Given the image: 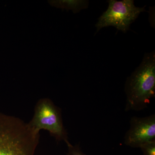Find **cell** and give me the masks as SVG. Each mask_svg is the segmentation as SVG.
<instances>
[{
  "instance_id": "cell-1",
  "label": "cell",
  "mask_w": 155,
  "mask_h": 155,
  "mask_svg": "<svg viewBox=\"0 0 155 155\" xmlns=\"http://www.w3.org/2000/svg\"><path fill=\"white\" fill-rule=\"evenodd\" d=\"M125 110L139 111L147 107L155 96L154 52L146 54L125 84Z\"/></svg>"
},
{
  "instance_id": "cell-2",
  "label": "cell",
  "mask_w": 155,
  "mask_h": 155,
  "mask_svg": "<svg viewBox=\"0 0 155 155\" xmlns=\"http://www.w3.org/2000/svg\"><path fill=\"white\" fill-rule=\"evenodd\" d=\"M28 124L36 134H39V131L43 129L58 141L69 142L60 110L49 99H41L37 103L33 118Z\"/></svg>"
},
{
  "instance_id": "cell-3",
  "label": "cell",
  "mask_w": 155,
  "mask_h": 155,
  "mask_svg": "<svg viewBox=\"0 0 155 155\" xmlns=\"http://www.w3.org/2000/svg\"><path fill=\"white\" fill-rule=\"evenodd\" d=\"M108 2V9L96 24L97 32L104 27L113 26L125 33L139 14L145 11L144 7H135L133 0H110Z\"/></svg>"
},
{
  "instance_id": "cell-4",
  "label": "cell",
  "mask_w": 155,
  "mask_h": 155,
  "mask_svg": "<svg viewBox=\"0 0 155 155\" xmlns=\"http://www.w3.org/2000/svg\"><path fill=\"white\" fill-rule=\"evenodd\" d=\"M0 155H34L33 149L23 132L1 115Z\"/></svg>"
},
{
  "instance_id": "cell-5",
  "label": "cell",
  "mask_w": 155,
  "mask_h": 155,
  "mask_svg": "<svg viewBox=\"0 0 155 155\" xmlns=\"http://www.w3.org/2000/svg\"><path fill=\"white\" fill-rule=\"evenodd\" d=\"M155 140V115L143 117L133 116L130 127L124 137V143L132 148H140L143 145Z\"/></svg>"
},
{
  "instance_id": "cell-6",
  "label": "cell",
  "mask_w": 155,
  "mask_h": 155,
  "mask_svg": "<svg viewBox=\"0 0 155 155\" xmlns=\"http://www.w3.org/2000/svg\"><path fill=\"white\" fill-rule=\"evenodd\" d=\"M51 6L67 11L72 10L74 14L78 13L82 9H86L88 6L87 1L80 0H59V1H48Z\"/></svg>"
},
{
  "instance_id": "cell-7",
  "label": "cell",
  "mask_w": 155,
  "mask_h": 155,
  "mask_svg": "<svg viewBox=\"0 0 155 155\" xmlns=\"http://www.w3.org/2000/svg\"><path fill=\"white\" fill-rule=\"evenodd\" d=\"M140 148L143 155H155V140L145 143Z\"/></svg>"
},
{
  "instance_id": "cell-8",
  "label": "cell",
  "mask_w": 155,
  "mask_h": 155,
  "mask_svg": "<svg viewBox=\"0 0 155 155\" xmlns=\"http://www.w3.org/2000/svg\"><path fill=\"white\" fill-rule=\"evenodd\" d=\"M67 143L68 151L67 155H86L82 152L78 145H72L69 142Z\"/></svg>"
}]
</instances>
